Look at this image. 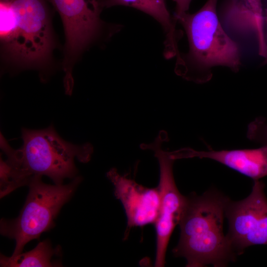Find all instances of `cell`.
Returning <instances> with one entry per match:
<instances>
[{"instance_id":"1","label":"cell","mask_w":267,"mask_h":267,"mask_svg":"<svg viewBox=\"0 0 267 267\" xmlns=\"http://www.w3.org/2000/svg\"><path fill=\"white\" fill-rule=\"evenodd\" d=\"M229 200L213 190L186 197L178 223L180 238L173 250L175 256L186 260V267H222L235 260L237 255L223 232Z\"/></svg>"},{"instance_id":"2","label":"cell","mask_w":267,"mask_h":267,"mask_svg":"<svg viewBox=\"0 0 267 267\" xmlns=\"http://www.w3.org/2000/svg\"><path fill=\"white\" fill-rule=\"evenodd\" d=\"M21 133L23 143L19 149L11 148L4 137L0 140L4 161L18 187L28 185L36 176H46L54 184H62L64 179L76 177L74 159L86 163L92 153L89 143L77 145L64 140L52 125L42 130L22 128Z\"/></svg>"},{"instance_id":"3","label":"cell","mask_w":267,"mask_h":267,"mask_svg":"<svg viewBox=\"0 0 267 267\" xmlns=\"http://www.w3.org/2000/svg\"><path fill=\"white\" fill-rule=\"evenodd\" d=\"M218 0H207L194 13L175 17L187 37L188 50L176 58L175 71L182 78L198 84L209 82L218 66L237 72L241 66L238 44L225 33L217 14Z\"/></svg>"},{"instance_id":"4","label":"cell","mask_w":267,"mask_h":267,"mask_svg":"<svg viewBox=\"0 0 267 267\" xmlns=\"http://www.w3.org/2000/svg\"><path fill=\"white\" fill-rule=\"evenodd\" d=\"M42 177L35 176L30 181L29 193L19 216L12 220H0L1 234L15 241L12 256L22 253L29 242L39 239L54 226L60 209L82 180L81 177H76L68 184L51 185L44 183Z\"/></svg>"},{"instance_id":"5","label":"cell","mask_w":267,"mask_h":267,"mask_svg":"<svg viewBox=\"0 0 267 267\" xmlns=\"http://www.w3.org/2000/svg\"><path fill=\"white\" fill-rule=\"evenodd\" d=\"M14 13L16 31L6 47L10 56L26 65L43 63L49 57L52 38L43 0H6Z\"/></svg>"},{"instance_id":"6","label":"cell","mask_w":267,"mask_h":267,"mask_svg":"<svg viewBox=\"0 0 267 267\" xmlns=\"http://www.w3.org/2000/svg\"><path fill=\"white\" fill-rule=\"evenodd\" d=\"M264 184L254 180L250 194L238 201L229 200L225 209L226 235L236 255L249 246L267 245V198Z\"/></svg>"},{"instance_id":"7","label":"cell","mask_w":267,"mask_h":267,"mask_svg":"<svg viewBox=\"0 0 267 267\" xmlns=\"http://www.w3.org/2000/svg\"><path fill=\"white\" fill-rule=\"evenodd\" d=\"M161 138L145 145V148L154 151L160 168V180L158 187L160 196L158 216L155 222L156 249L155 266L164 267L167 246L175 226L178 224L184 209L186 197L182 195L176 184L173 171L175 159L170 152L161 148Z\"/></svg>"},{"instance_id":"8","label":"cell","mask_w":267,"mask_h":267,"mask_svg":"<svg viewBox=\"0 0 267 267\" xmlns=\"http://www.w3.org/2000/svg\"><path fill=\"white\" fill-rule=\"evenodd\" d=\"M60 14L66 36L64 69L72 73V60L98 37L102 27L98 0H50Z\"/></svg>"},{"instance_id":"9","label":"cell","mask_w":267,"mask_h":267,"mask_svg":"<svg viewBox=\"0 0 267 267\" xmlns=\"http://www.w3.org/2000/svg\"><path fill=\"white\" fill-rule=\"evenodd\" d=\"M116 197L121 202L127 218L125 238L130 229L155 223L158 216L160 196L158 187L148 188L120 175L112 169L107 173Z\"/></svg>"},{"instance_id":"10","label":"cell","mask_w":267,"mask_h":267,"mask_svg":"<svg viewBox=\"0 0 267 267\" xmlns=\"http://www.w3.org/2000/svg\"><path fill=\"white\" fill-rule=\"evenodd\" d=\"M176 159L198 157L216 161L254 180L267 176V145L256 149L175 151Z\"/></svg>"},{"instance_id":"11","label":"cell","mask_w":267,"mask_h":267,"mask_svg":"<svg viewBox=\"0 0 267 267\" xmlns=\"http://www.w3.org/2000/svg\"><path fill=\"white\" fill-rule=\"evenodd\" d=\"M100 3L102 7L127 6L149 15L159 22L164 31V57L171 59L180 53L178 43L182 37V32L177 29V21L171 17L165 0H103Z\"/></svg>"},{"instance_id":"12","label":"cell","mask_w":267,"mask_h":267,"mask_svg":"<svg viewBox=\"0 0 267 267\" xmlns=\"http://www.w3.org/2000/svg\"><path fill=\"white\" fill-rule=\"evenodd\" d=\"M59 251L58 247L53 248L50 241L46 239L25 253L10 257L1 254L0 265L2 267H59L61 266V263L52 262V259Z\"/></svg>"},{"instance_id":"13","label":"cell","mask_w":267,"mask_h":267,"mask_svg":"<svg viewBox=\"0 0 267 267\" xmlns=\"http://www.w3.org/2000/svg\"><path fill=\"white\" fill-rule=\"evenodd\" d=\"M247 135L250 139H262L267 142V127L256 120L249 125Z\"/></svg>"},{"instance_id":"14","label":"cell","mask_w":267,"mask_h":267,"mask_svg":"<svg viewBox=\"0 0 267 267\" xmlns=\"http://www.w3.org/2000/svg\"><path fill=\"white\" fill-rule=\"evenodd\" d=\"M176 3L175 17L179 16L188 11L192 0H173Z\"/></svg>"},{"instance_id":"15","label":"cell","mask_w":267,"mask_h":267,"mask_svg":"<svg viewBox=\"0 0 267 267\" xmlns=\"http://www.w3.org/2000/svg\"><path fill=\"white\" fill-rule=\"evenodd\" d=\"M263 57H264L265 60L264 61V64H266L267 63V38H265V44L264 50L261 55Z\"/></svg>"},{"instance_id":"16","label":"cell","mask_w":267,"mask_h":267,"mask_svg":"<svg viewBox=\"0 0 267 267\" xmlns=\"http://www.w3.org/2000/svg\"><path fill=\"white\" fill-rule=\"evenodd\" d=\"M265 22H266L267 28V14L266 15L265 18ZM267 38V33L266 37H265V38Z\"/></svg>"}]
</instances>
